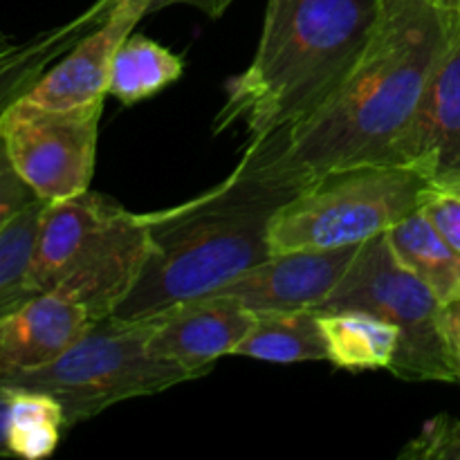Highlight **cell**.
Instances as JSON below:
<instances>
[{
	"label": "cell",
	"mask_w": 460,
	"mask_h": 460,
	"mask_svg": "<svg viewBox=\"0 0 460 460\" xmlns=\"http://www.w3.org/2000/svg\"><path fill=\"white\" fill-rule=\"evenodd\" d=\"M458 25L436 0H380L340 88L305 119L247 144L238 166L301 193L340 171L394 164L395 144Z\"/></svg>",
	"instance_id": "1"
},
{
	"label": "cell",
	"mask_w": 460,
	"mask_h": 460,
	"mask_svg": "<svg viewBox=\"0 0 460 460\" xmlns=\"http://www.w3.org/2000/svg\"><path fill=\"white\" fill-rule=\"evenodd\" d=\"M295 196L288 184L236 166L193 200L146 214L148 254L111 317L144 322L214 295L272 254V220Z\"/></svg>",
	"instance_id": "2"
},
{
	"label": "cell",
	"mask_w": 460,
	"mask_h": 460,
	"mask_svg": "<svg viewBox=\"0 0 460 460\" xmlns=\"http://www.w3.org/2000/svg\"><path fill=\"white\" fill-rule=\"evenodd\" d=\"M380 0H268L250 66L229 79L214 133L243 126L250 142L313 115L362 54Z\"/></svg>",
	"instance_id": "3"
},
{
	"label": "cell",
	"mask_w": 460,
	"mask_h": 460,
	"mask_svg": "<svg viewBox=\"0 0 460 460\" xmlns=\"http://www.w3.org/2000/svg\"><path fill=\"white\" fill-rule=\"evenodd\" d=\"M148 254L146 214L88 191L45 202L30 263L36 292L81 301L94 319L111 317Z\"/></svg>",
	"instance_id": "4"
},
{
	"label": "cell",
	"mask_w": 460,
	"mask_h": 460,
	"mask_svg": "<svg viewBox=\"0 0 460 460\" xmlns=\"http://www.w3.org/2000/svg\"><path fill=\"white\" fill-rule=\"evenodd\" d=\"M151 328L153 319L106 317L48 367L4 377L0 385L52 395L63 407L67 427H75L117 402L196 380L182 364L151 353Z\"/></svg>",
	"instance_id": "5"
},
{
	"label": "cell",
	"mask_w": 460,
	"mask_h": 460,
	"mask_svg": "<svg viewBox=\"0 0 460 460\" xmlns=\"http://www.w3.org/2000/svg\"><path fill=\"white\" fill-rule=\"evenodd\" d=\"M429 180L404 164H368L319 180L274 216L272 254L362 245L418 209Z\"/></svg>",
	"instance_id": "6"
},
{
	"label": "cell",
	"mask_w": 460,
	"mask_h": 460,
	"mask_svg": "<svg viewBox=\"0 0 460 460\" xmlns=\"http://www.w3.org/2000/svg\"><path fill=\"white\" fill-rule=\"evenodd\" d=\"M443 301L416 274L404 270L385 234L362 243L349 272L317 313L358 308L386 319L400 331V349L389 371L407 382H456Z\"/></svg>",
	"instance_id": "7"
},
{
	"label": "cell",
	"mask_w": 460,
	"mask_h": 460,
	"mask_svg": "<svg viewBox=\"0 0 460 460\" xmlns=\"http://www.w3.org/2000/svg\"><path fill=\"white\" fill-rule=\"evenodd\" d=\"M103 102L40 108L16 99L0 117V144L16 173L43 202L88 191Z\"/></svg>",
	"instance_id": "8"
},
{
	"label": "cell",
	"mask_w": 460,
	"mask_h": 460,
	"mask_svg": "<svg viewBox=\"0 0 460 460\" xmlns=\"http://www.w3.org/2000/svg\"><path fill=\"white\" fill-rule=\"evenodd\" d=\"M362 245L332 250H295L270 254L218 288L214 295L241 301L254 313L317 310L335 292Z\"/></svg>",
	"instance_id": "9"
},
{
	"label": "cell",
	"mask_w": 460,
	"mask_h": 460,
	"mask_svg": "<svg viewBox=\"0 0 460 460\" xmlns=\"http://www.w3.org/2000/svg\"><path fill=\"white\" fill-rule=\"evenodd\" d=\"M146 13V0H112L106 18L54 61L22 99L57 111L103 102L112 58Z\"/></svg>",
	"instance_id": "10"
},
{
	"label": "cell",
	"mask_w": 460,
	"mask_h": 460,
	"mask_svg": "<svg viewBox=\"0 0 460 460\" xmlns=\"http://www.w3.org/2000/svg\"><path fill=\"white\" fill-rule=\"evenodd\" d=\"M394 164L434 182H460V25L395 144Z\"/></svg>",
	"instance_id": "11"
},
{
	"label": "cell",
	"mask_w": 460,
	"mask_h": 460,
	"mask_svg": "<svg viewBox=\"0 0 460 460\" xmlns=\"http://www.w3.org/2000/svg\"><path fill=\"white\" fill-rule=\"evenodd\" d=\"M256 313L229 296L207 295L153 319L148 349L200 377L225 355L236 353Z\"/></svg>",
	"instance_id": "12"
},
{
	"label": "cell",
	"mask_w": 460,
	"mask_h": 460,
	"mask_svg": "<svg viewBox=\"0 0 460 460\" xmlns=\"http://www.w3.org/2000/svg\"><path fill=\"white\" fill-rule=\"evenodd\" d=\"M97 322L81 301L39 292L0 322V380L48 367Z\"/></svg>",
	"instance_id": "13"
},
{
	"label": "cell",
	"mask_w": 460,
	"mask_h": 460,
	"mask_svg": "<svg viewBox=\"0 0 460 460\" xmlns=\"http://www.w3.org/2000/svg\"><path fill=\"white\" fill-rule=\"evenodd\" d=\"M112 0H97L72 21L39 31L31 39L18 43L13 40L4 52H0V117L40 79L54 61L75 48L81 36L106 18Z\"/></svg>",
	"instance_id": "14"
},
{
	"label": "cell",
	"mask_w": 460,
	"mask_h": 460,
	"mask_svg": "<svg viewBox=\"0 0 460 460\" xmlns=\"http://www.w3.org/2000/svg\"><path fill=\"white\" fill-rule=\"evenodd\" d=\"M317 313V310H314ZM328 346V362L344 371H377L394 364L400 331L386 319L358 308L317 313Z\"/></svg>",
	"instance_id": "15"
},
{
	"label": "cell",
	"mask_w": 460,
	"mask_h": 460,
	"mask_svg": "<svg viewBox=\"0 0 460 460\" xmlns=\"http://www.w3.org/2000/svg\"><path fill=\"white\" fill-rule=\"evenodd\" d=\"M398 263L431 288L443 304L460 299V256L420 209L385 232Z\"/></svg>",
	"instance_id": "16"
},
{
	"label": "cell",
	"mask_w": 460,
	"mask_h": 460,
	"mask_svg": "<svg viewBox=\"0 0 460 460\" xmlns=\"http://www.w3.org/2000/svg\"><path fill=\"white\" fill-rule=\"evenodd\" d=\"M234 355L277 364L328 362V346L314 310H265L256 313Z\"/></svg>",
	"instance_id": "17"
},
{
	"label": "cell",
	"mask_w": 460,
	"mask_h": 460,
	"mask_svg": "<svg viewBox=\"0 0 460 460\" xmlns=\"http://www.w3.org/2000/svg\"><path fill=\"white\" fill-rule=\"evenodd\" d=\"M184 61L144 34H130L112 58L108 94L124 106L155 97L182 76Z\"/></svg>",
	"instance_id": "18"
},
{
	"label": "cell",
	"mask_w": 460,
	"mask_h": 460,
	"mask_svg": "<svg viewBox=\"0 0 460 460\" xmlns=\"http://www.w3.org/2000/svg\"><path fill=\"white\" fill-rule=\"evenodd\" d=\"M12 454L13 458L40 460L52 456L67 429L66 413L52 395L30 389H12Z\"/></svg>",
	"instance_id": "19"
},
{
	"label": "cell",
	"mask_w": 460,
	"mask_h": 460,
	"mask_svg": "<svg viewBox=\"0 0 460 460\" xmlns=\"http://www.w3.org/2000/svg\"><path fill=\"white\" fill-rule=\"evenodd\" d=\"M43 207H27L0 232V322L39 295L30 283V263Z\"/></svg>",
	"instance_id": "20"
},
{
	"label": "cell",
	"mask_w": 460,
	"mask_h": 460,
	"mask_svg": "<svg viewBox=\"0 0 460 460\" xmlns=\"http://www.w3.org/2000/svg\"><path fill=\"white\" fill-rule=\"evenodd\" d=\"M418 209L460 256V182H434L422 189Z\"/></svg>",
	"instance_id": "21"
},
{
	"label": "cell",
	"mask_w": 460,
	"mask_h": 460,
	"mask_svg": "<svg viewBox=\"0 0 460 460\" xmlns=\"http://www.w3.org/2000/svg\"><path fill=\"white\" fill-rule=\"evenodd\" d=\"M400 458L416 460H460V420L438 416L422 427L420 434L409 440Z\"/></svg>",
	"instance_id": "22"
},
{
	"label": "cell",
	"mask_w": 460,
	"mask_h": 460,
	"mask_svg": "<svg viewBox=\"0 0 460 460\" xmlns=\"http://www.w3.org/2000/svg\"><path fill=\"white\" fill-rule=\"evenodd\" d=\"M36 202H43L34 191L30 189V184L16 173V169L9 162L7 153H4L3 144H0V232L16 218L21 211H25L27 207L36 205Z\"/></svg>",
	"instance_id": "23"
},
{
	"label": "cell",
	"mask_w": 460,
	"mask_h": 460,
	"mask_svg": "<svg viewBox=\"0 0 460 460\" xmlns=\"http://www.w3.org/2000/svg\"><path fill=\"white\" fill-rule=\"evenodd\" d=\"M443 331L447 337L449 358H452L456 382H460V299L443 305Z\"/></svg>",
	"instance_id": "24"
},
{
	"label": "cell",
	"mask_w": 460,
	"mask_h": 460,
	"mask_svg": "<svg viewBox=\"0 0 460 460\" xmlns=\"http://www.w3.org/2000/svg\"><path fill=\"white\" fill-rule=\"evenodd\" d=\"M12 404L13 391L9 386L0 385V456L7 458H13L12 438H9V429H12Z\"/></svg>",
	"instance_id": "25"
},
{
	"label": "cell",
	"mask_w": 460,
	"mask_h": 460,
	"mask_svg": "<svg viewBox=\"0 0 460 460\" xmlns=\"http://www.w3.org/2000/svg\"><path fill=\"white\" fill-rule=\"evenodd\" d=\"M232 3H236V0H146L148 13L157 12V9L171 7V4H191V7L200 9V12H205L207 16L211 18L223 16L225 9Z\"/></svg>",
	"instance_id": "26"
},
{
	"label": "cell",
	"mask_w": 460,
	"mask_h": 460,
	"mask_svg": "<svg viewBox=\"0 0 460 460\" xmlns=\"http://www.w3.org/2000/svg\"><path fill=\"white\" fill-rule=\"evenodd\" d=\"M436 3H438L443 9H447V12L456 13V16H458V0H436Z\"/></svg>",
	"instance_id": "27"
},
{
	"label": "cell",
	"mask_w": 460,
	"mask_h": 460,
	"mask_svg": "<svg viewBox=\"0 0 460 460\" xmlns=\"http://www.w3.org/2000/svg\"><path fill=\"white\" fill-rule=\"evenodd\" d=\"M12 43H13L12 36H7V34H3V31H0V52H4V49H7Z\"/></svg>",
	"instance_id": "28"
},
{
	"label": "cell",
	"mask_w": 460,
	"mask_h": 460,
	"mask_svg": "<svg viewBox=\"0 0 460 460\" xmlns=\"http://www.w3.org/2000/svg\"><path fill=\"white\" fill-rule=\"evenodd\" d=\"M458 16H460V0H458Z\"/></svg>",
	"instance_id": "29"
}]
</instances>
